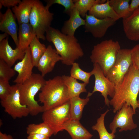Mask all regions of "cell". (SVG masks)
<instances>
[{"label": "cell", "instance_id": "obj_19", "mask_svg": "<svg viewBox=\"0 0 139 139\" xmlns=\"http://www.w3.org/2000/svg\"><path fill=\"white\" fill-rule=\"evenodd\" d=\"M70 16L69 19L64 22L61 32L65 34L74 36L77 29L81 26L85 25V21L82 18L75 8Z\"/></svg>", "mask_w": 139, "mask_h": 139}, {"label": "cell", "instance_id": "obj_35", "mask_svg": "<svg viewBox=\"0 0 139 139\" xmlns=\"http://www.w3.org/2000/svg\"><path fill=\"white\" fill-rule=\"evenodd\" d=\"M20 0H0V9L3 6L7 7L8 8L10 7H14L17 5L21 1Z\"/></svg>", "mask_w": 139, "mask_h": 139}, {"label": "cell", "instance_id": "obj_34", "mask_svg": "<svg viewBox=\"0 0 139 139\" xmlns=\"http://www.w3.org/2000/svg\"><path fill=\"white\" fill-rule=\"evenodd\" d=\"M133 65L139 70V44L131 49Z\"/></svg>", "mask_w": 139, "mask_h": 139}, {"label": "cell", "instance_id": "obj_6", "mask_svg": "<svg viewBox=\"0 0 139 139\" xmlns=\"http://www.w3.org/2000/svg\"><path fill=\"white\" fill-rule=\"evenodd\" d=\"M54 14L39 0H34L29 18V23L39 39H46L45 34L50 25Z\"/></svg>", "mask_w": 139, "mask_h": 139}, {"label": "cell", "instance_id": "obj_1", "mask_svg": "<svg viewBox=\"0 0 139 139\" xmlns=\"http://www.w3.org/2000/svg\"><path fill=\"white\" fill-rule=\"evenodd\" d=\"M139 92V70L133 64L121 81L115 85L114 95L109 104L116 113L126 103L136 113L138 108L137 97Z\"/></svg>", "mask_w": 139, "mask_h": 139}, {"label": "cell", "instance_id": "obj_26", "mask_svg": "<svg viewBox=\"0 0 139 139\" xmlns=\"http://www.w3.org/2000/svg\"><path fill=\"white\" fill-rule=\"evenodd\" d=\"M129 0H110L109 4L115 13L123 19L127 18L132 14L129 10Z\"/></svg>", "mask_w": 139, "mask_h": 139}, {"label": "cell", "instance_id": "obj_16", "mask_svg": "<svg viewBox=\"0 0 139 139\" xmlns=\"http://www.w3.org/2000/svg\"><path fill=\"white\" fill-rule=\"evenodd\" d=\"M8 37L0 42V59L4 61L11 67L18 60H22L23 58L25 50L18 47L13 49L9 45Z\"/></svg>", "mask_w": 139, "mask_h": 139}, {"label": "cell", "instance_id": "obj_11", "mask_svg": "<svg viewBox=\"0 0 139 139\" xmlns=\"http://www.w3.org/2000/svg\"><path fill=\"white\" fill-rule=\"evenodd\" d=\"M132 107L126 103L124 104L121 108L117 112L112 121L110 124L109 128L111 133L115 134L116 129L120 128L119 132L132 130L137 127L133 121V116L135 114Z\"/></svg>", "mask_w": 139, "mask_h": 139}, {"label": "cell", "instance_id": "obj_22", "mask_svg": "<svg viewBox=\"0 0 139 139\" xmlns=\"http://www.w3.org/2000/svg\"><path fill=\"white\" fill-rule=\"evenodd\" d=\"M18 28L19 45L17 47L25 50L36 35L29 23L20 24Z\"/></svg>", "mask_w": 139, "mask_h": 139}, {"label": "cell", "instance_id": "obj_29", "mask_svg": "<svg viewBox=\"0 0 139 139\" xmlns=\"http://www.w3.org/2000/svg\"><path fill=\"white\" fill-rule=\"evenodd\" d=\"M26 132L29 135L32 133H38L45 135L49 137L54 132L52 129L46 123L43 122L39 124H30L26 127Z\"/></svg>", "mask_w": 139, "mask_h": 139}, {"label": "cell", "instance_id": "obj_13", "mask_svg": "<svg viewBox=\"0 0 139 139\" xmlns=\"http://www.w3.org/2000/svg\"><path fill=\"white\" fill-rule=\"evenodd\" d=\"M34 67L29 46L25 50L24 56L23 59L14 66L13 69L18 72V74L13 82L16 84H20L23 83L32 76Z\"/></svg>", "mask_w": 139, "mask_h": 139}, {"label": "cell", "instance_id": "obj_7", "mask_svg": "<svg viewBox=\"0 0 139 139\" xmlns=\"http://www.w3.org/2000/svg\"><path fill=\"white\" fill-rule=\"evenodd\" d=\"M70 100L63 105L43 112V122L47 124L56 135L63 130L64 124L71 119Z\"/></svg>", "mask_w": 139, "mask_h": 139}, {"label": "cell", "instance_id": "obj_24", "mask_svg": "<svg viewBox=\"0 0 139 139\" xmlns=\"http://www.w3.org/2000/svg\"><path fill=\"white\" fill-rule=\"evenodd\" d=\"M89 100V97H88L82 99L79 96H77L70 99L71 119L80 120L82 117L84 108Z\"/></svg>", "mask_w": 139, "mask_h": 139}, {"label": "cell", "instance_id": "obj_14", "mask_svg": "<svg viewBox=\"0 0 139 139\" xmlns=\"http://www.w3.org/2000/svg\"><path fill=\"white\" fill-rule=\"evenodd\" d=\"M16 19L10 8H8L4 14L0 12V30L10 35L17 47L19 45L17 35L19 28Z\"/></svg>", "mask_w": 139, "mask_h": 139}, {"label": "cell", "instance_id": "obj_15", "mask_svg": "<svg viewBox=\"0 0 139 139\" xmlns=\"http://www.w3.org/2000/svg\"><path fill=\"white\" fill-rule=\"evenodd\" d=\"M61 60V57L57 53L56 49L51 46L49 45L39 59L37 67L44 77L53 71L57 62Z\"/></svg>", "mask_w": 139, "mask_h": 139}, {"label": "cell", "instance_id": "obj_9", "mask_svg": "<svg viewBox=\"0 0 139 139\" xmlns=\"http://www.w3.org/2000/svg\"><path fill=\"white\" fill-rule=\"evenodd\" d=\"M0 103L4 111L14 119L26 117L29 114L27 107L20 102L18 84L12 86L10 93L4 99L1 100Z\"/></svg>", "mask_w": 139, "mask_h": 139}, {"label": "cell", "instance_id": "obj_27", "mask_svg": "<svg viewBox=\"0 0 139 139\" xmlns=\"http://www.w3.org/2000/svg\"><path fill=\"white\" fill-rule=\"evenodd\" d=\"M109 110L108 109L105 112L101 114L97 119L96 123L92 127L93 130L96 131L98 133L99 139H113L115 137V134L108 132L104 124L105 117Z\"/></svg>", "mask_w": 139, "mask_h": 139}, {"label": "cell", "instance_id": "obj_4", "mask_svg": "<svg viewBox=\"0 0 139 139\" xmlns=\"http://www.w3.org/2000/svg\"><path fill=\"white\" fill-rule=\"evenodd\" d=\"M46 80L41 74L33 73L31 77L22 84H18L20 101L28 109L29 114L36 116L44 112L42 106L39 105L35 97L45 85Z\"/></svg>", "mask_w": 139, "mask_h": 139}, {"label": "cell", "instance_id": "obj_36", "mask_svg": "<svg viewBox=\"0 0 139 139\" xmlns=\"http://www.w3.org/2000/svg\"><path fill=\"white\" fill-rule=\"evenodd\" d=\"M28 135L27 139H49V137L41 134L32 133Z\"/></svg>", "mask_w": 139, "mask_h": 139}, {"label": "cell", "instance_id": "obj_8", "mask_svg": "<svg viewBox=\"0 0 139 139\" xmlns=\"http://www.w3.org/2000/svg\"><path fill=\"white\" fill-rule=\"evenodd\" d=\"M132 64L131 49H120L114 64L106 76L116 85L121 81Z\"/></svg>", "mask_w": 139, "mask_h": 139}, {"label": "cell", "instance_id": "obj_18", "mask_svg": "<svg viewBox=\"0 0 139 139\" xmlns=\"http://www.w3.org/2000/svg\"><path fill=\"white\" fill-rule=\"evenodd\" d=\"M63 129L68 133L72 139H90L93 136L79 120H69L63 125Z\"/></svg>", "mask_w": 139, "mask_h": 139}, {"label": "cell", "instance_id": "obj_12", "mask_svg": "<svg viewBox=\"0 0 139 139\" xmlns=\"http://www.w3.org/2000/svg\"><path fill=\"white\" fill-rule=\"evenodd\" d=\"M85 18V32L90 33L93 37L97 38L103 37L108 29L114 25L116 21L108 18L99 19L87 14Z\"/></svg>", "mask_w": 139, "mask_h": 139}, {"label": "cell", "instance_id": "obj_28", "mask_svg": "<svg viewBox=\"0 0 139 139\" xmlns=\"http://www.w3.org/2000/svg\"><path fill=\"white\" fill-rule=\"evenodd\" d=\"M75 8L78 11L81 16L85 17L88 11H89L92 6L97 4L105 3V0H73Z\"/></svg>", "mask_w": 139, "mask_h": 139}, {"label": "cell", "instance_id": "obj_5", "mask_svg": "<svg viewBox=\"0 0 139 139\" xmlns=\"http://www.w3.org/2000/svg\"><path fill=\"white\" fill-rule=\"evenodd\" d=\"M120 49L117 41L111 39L102 41L93 46L90 57L91 61L93 64H98L106 76L114 64Z\"/></svg>", "mask_w": 139, "mask_h": 139}, {"label": "cell", "instance_id": "obj_40", "mask_svg": "<svg viewBox=\"0 0 139 139\" xmlns=\"http://www.w3.org/2000/svg\"><path fill=\"white\" fill-rule=\"evenodd\" d=\"M137 102L138 106V108H139V99L138 100H137Z\"/></svg>", "mask_w": 139, "mask_h": 139}, {"label": "cell", "instance_id": "obj_25", "mask_svg": "<svg viewBox=\"0 0 139 139\" xmlns=\"http://www.w3.org/2000/svg\"><path fill=\"white\" fill-rule=\"evenodd\" d=\"M39 39L36 36H35L29 46L32 62L34 66L36 67L47 48L45 44L40 42Z\"/></svg>", "mask_w": 139, "mask_h": 139}, {"label": "cell", "instance_id": "obj_32", "mask_svg": "<svg viewBox=\"0 0 139 139\" xmlns=\"http://www.w3.org/2000/svg\"><path fill=\"white\" fill-rule=\"evenodd\" d=\"M16 74L13 68L2 59H0V79L9 81Z\"/></svg>", "mask_w": 139, "mask_h": 139}, {"label": "cell", "instance_id": "obj_31", "mask_svg": "<svg viewBox=\"0 0 139 139\" xmlns=\"http://www.w3.org/2000/svg\"><path fill=\"white\" fill-rule=\"evenodd\" d=\"M45 7L49 9L50 7L54 4L61 5L64 7V12L70 15L73 10L75 8L74 3L72 0H46Z\"/></svg>", "mask_w": 139, "mask_h": 139}, {"label": "cell", "instance_id": "obj_20", "mask_svg": "<svg viewBox=\"0 0 139 139\" xmlns=\"http://www.w3.org/2000/svg\"><path fill=\"white\" fill-rule=\"evenodd\" d=\"M88 15L99 19L111 18L116 21L120 18L109 4V0L104 3L94 5L89 11Z\"/></svg>", "mask_w": 139, "mask_h": 139}, {"label": "cell", "instance_id": "obj_21", "mask_svg": "<svg viewBox=\"0 0 139 139\" xmlns=\"http://www.w3.org/2000/svg\"><path fill=\"white\" fill-rule=\"evenodd\" d=\"M34 0H22L12 11L18 24L29 23V18Z\"/></svg>", "mask_w": 139, "mask_h": 139}, {"label": "cell", "instance_id": "obj_2", "mask_svg": "<svg viewBox=\"0 0 139 139\" xmlns=\"http://www.w3.org/2000/svg\"><path fill=\"white\" fill-rule=\"evenodd\" d=\"M45 37L47 41L53 44L64 64L72 65L84 55L83 50L74 36L65 34L58 29L50 27L46 31Z\"/></svg>", "mask_w": 139, "mask_h": 139}, {"label": "cell", "instance_id": "obj_17", "mask_svg": "<svg viewBox=\"0 0 139 139\" xmlns=\"http://www.w3.org/2000/svg\"><path fill=\"white\" fill-rule=\"evenodd\" d=\"M124 30L129 40L139 41V7L128 17L123 19Z\"/></svg>", "mask_w": 139, "mask_h": 139}, {"label": "cell", "instance_id": "obj_33", "mask_svg": "<svg viewBox=\"0 0 139 139\" xmlns=\"http://www.w3.org/2000/svg\"><path fill=\"white\" fill-rule=\"evenodd\" d=\"M12 89V86L9 81L0 79V99L2 100L5 98L10 94Z\"/></svg>", "mask_w": 139, "mask_h": 139}, {"label": "cell", "instance_id": "obj_38", "mask_svg": "<svg viewBox=\"0 0 139 139\" xmlns=\"http://www.w3.org/2000/svg\"><path fill=\"white\" fill-rule=\"evenodd\" d=\"M0 139H13L12 136L10 134H7L0 132Z\"/></svg>", "mask_w": 139, "mask_h": 139}, {"label": "cell", "instance_id": "obj_23", "mask_svg": "<svg viewBox=\"0 0 139 139\" xmlns=\"http://www.w3.org/2000/svg\"><path fill=\"white\" fill-rule=\"evenodd\" d=\"M62 76L67 88L70 99L79 96L81 93L87 92L86 83H79L76 79L70 76L64 75Z\"/></svg>", "mask_w": 139, "mask_h": 139}, {"label": "cell", "instance_id": "obj_10", "mask_svg": "<svg viewBox=\"0 0 139 139\" xmlns=\"http://www.w3.org/2000/svg\"><path fill=\"white\" fill-rule=\"evenodd\" d=\"M90 72L95 77L94 85L92 91L89 92L87 97H89L95 92H99L103 97L105 105L109 106L110 100L108 96L109 95L112 98L114 97L115 85L105 76L97 64H93V68Z\"/></svg>", "mask_w": 139, "mask_h": 139}, {"label": "cell", "instance_id": "obj_41", "mask_svg": "<svg viewBox=\"0 0 139 139\" xmlns=\"http://www.w3.org/2000/svg\"></svg>", "mask_w": 139, "mask_h": 139}, {"label": "cell", "instance_id": "obj_37", "mask_svg": "<svg viewBox=\"0 0 139 139\" xmlns=\"http://www.w3.org/2000/svg\"><path fill=\"white\" fill-rule=\"evenodd\" d=\"M139 7V0H132L129 5V10L132 13Z\"/></svg>", "mask_w": 139, "mask_h": 139}, {"label": "cell", "instance_id": "obj_30", "mask_svg": "<svg viewBox=\"0 0 139 139\" xmlns=\"http://www.w3.org/2000/svg\"><path fill=\"white\" fill-rule=\"evenodd\" d=\"M70 72V76L76 79L82 81L87 84L89 83L90 78L92 75L91 72H86L83 70L79 64L75 62L72 65Z\"/></svg>", "mask_w": 139, "mask_h": 139}, {"label": "cell", "instance_id": "obj_39", "mask_svg": "<svg viewBox=\"0 0 139 139\" xmlns=\"http://www.w3.org/2000/svg\"><path fill=\"white\" fill-rule=\"evenodd\" d=\"M8 35L7 34L5 33L1 34H0V42L8 37Z\"/></svg>", "mask_w": 139, "mask_h": 139}, {"label": "cell", "instance_id": "obj_3", "mask_svg": "<svg viewBox=\"0 0 139 139\" xmlns=\"http://www.w3.org/2000/svg\"><path fill=\"white\" fill-rule=\"evenodd\" d=\"M70 99L67 88L60 76L46 81L39 94L44 112L62 105Z\"/></svg>", "mask_w": 139, "mask_h": 139}]
</instances>
